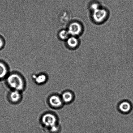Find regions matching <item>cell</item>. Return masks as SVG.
Listing matches in <instances>:
<instances>
[{"instance_id":"obj_1","label":"cell","mask_w":133,"mask_h":133,"mask_svg":"<svg viewBox=\"0 0 133 133\" xmlns=\"http://www.w3.org/2000/svg\"><path fill=\"white\" fill-rule=\"evenodd\" d=\"M7 84L14 90L22 91L24 89L25 84L23 78L19 74L13 73L9 75L6 79Z\"/></svg>"},{"instance_id":"obj_2","label":"cell","mask_w":133,"mask_h":133,"mask_svg":"<svg viewBox=\"0 0 133 133\" xmlns=\"http://www.w3.org/2000/svg\"><path fill=\"white\" fill-rule=\"evenodd\" d=\"M57 118L56 116L51 113H46L42 116L41 122L45 127L50 129L57 125Z\"/></svg>"},{"instance_id":"obj_3","label":"cell","mask_w":133,"mask_h":133,"mask_svg":"<svg viewBox=\"0 0 133 133\" xmlns=\"http://www.w3.org/2000/svg\"><path fill=\"white\" fill-rule=\"evenodd\" d=\"M49 102L50 106L56 109L60 108L64 103L61 97L57 95H53L50 96Z\"/></svg>"},{"instance_id":"obj_4","label":"cell","mask_w":133,"mask_h":133,"mask_svg":"<svg viewBox=\"0 0 133 133\" xmlns=\"http://www.w3.org/2000/svg\"><path fill=\"white\" fill-rule=\"evenodd\" d=\"M82 27L77 22H74L69 25L68 31L69 34L73 35H78L81 32Z\"/></svg>"},{"instance_id":"obj_5","label":"cell","mask_w":133,"mask_h":133,"mask_svg":"<svg viewBox=\"0 0 133 133\" xmlns=\"http://www.w3.org/2000/svg\"><path fill=\"white\" fill-rule=\"evenodd\" d=\"M107 15V12L105 10H97L94 14L93 18L96 21L101 22L106 18Z\"/></svg>"},{"instance_id":"obj_6","label":"cell","mask_w":133,"mask_h":133,"mask_svg":"<svg viewBox=\"0 0 133 133\" xmlns=\"http://www.w3.org/2000/svg\"><path fill=\"white\" fill-rule=\"evenodd\" d=\"M20 91L14 90L12 91L9 94V99L11 102L17 103L20 101L22 98V95Z\"/></svg>"},{"instance_id":"obj_7","label":"cell","mask_w":133,"mask_h":133,"mask_svg":"<svg viewBox=\"0 0 133 133\" xmlns=\"http://www.w3.org/2000/svg\"><path fill=\"white\" fill-rule=\"evenodd\" d=\"M119 109L122 112L128 113L131 111L132 109V106L131 103L128 102L123 101L120 104Z\"/></svg>"},{"instance_id":"obj_8","label":"cell","mask_w":133,"mask_h":133,"mask_svg":"<svg viewBox=\"0 0 133 133\" xmlns=\"http://www.w3.org/2000/svg\"><path fill=\"white\" fill-rule=\"evenodd\" d=\"M61 98L64 103H68L72 101L74 98V96L72 92L66 91L62 94Z\"/></svg>"},{"instance_id":"obj_9","label":"cell","mask_w":133,"mask_h":133,"mask_svg":"<svg viewBox=\"0 0 133 133\" xmlns=\"http://www.w3.org/2000/svg\"><path fill=\"white\" fill-rule=\"evenodd\" d=\"M8 69L4 63L0 62V79H3L8 75Z\"/></svg>"},{"instance_id":"obj_10","label":"cell","mask_w":133,"mask_h":133,"mask_svg":"<svg viewBox=\"0 0 133 133\" xmlns=\"http://www.w3.org/2000/svg\"><path fill=\"white\" fill-rule=\"evenodd\" d=\"M66 41L68 46L71 49H74L79 44L77 39L74 37L69 38Z\"/></svg>"},{"instance_id":"obj_11","label":"cell","mask_w":133,"mask_h":133,"mask_svg":"<svg viewBox=\"0 0 133 133\" xmlns=\"http://www.w3.org/2000/svg\"><path fill=\"white\" fill-rule=\"evenodd\" d=\"M34 78L36 83L38 84H43L46 81L47 79L46 76L44 74H40L37 76L34 75Z\"/></svg>"},{"instance_id":"obj_12","label":"cell","mask_w":133,"mask_h":133,"mask_svg":"<svg viewBox=\"0 0 133 133\" xmlns=\"http://www.w3.org/2000/svg\"><path fill=\"white\" fill-rule=\"evenodd\" d=\"M69 34L68 31L66 30H63L60 31L58 33V36L61 40H67L69 38Z\"/></svg>"},{"instance_id":"obj_13","label":"cell","mask_w":133,"mask_h":133,"mask_svg":"<svg viewBox=\"0 0 133 133\" xmlns=\"http://www.w3.org/2000/svg\"><path fill=\"white\" fill-rule=\"evenodd\" d=\"M5 45V42L2 37L0 36V50L3 49Z\"/></svg>"}]
</instances>
